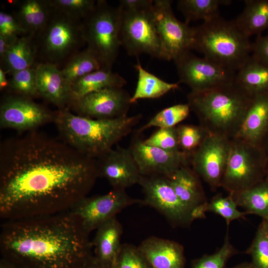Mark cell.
<instances>
[{
    "instance_id": "cell-23",
    "label": "cell",
    "mask_w": 268,
    "mask_h": 268,
    "mask_svg": "<svg viewBox=\"0 0 268 268\" xmlns=\"http://www.w3.org/2000/svg\"><path fill=\"white\" fill-rule=\"evenodd\" d=\"M123 227L114 216L96 229L94 240L95 258L104 266L114 268L122 244Z\"/></svg>"
},
{
    "instance_id": "cell-30",
    "label": "cell",
    "mask_w": 268,
    "mask_h": 268,
    "mask_svg": "<svg viewBox=\"0 0 268 268\" xmlns=\"http://www.w3.org/2000/svg\"><path fill=\"white\" fill-rule=\"evenodd\" d=\"M137 71V82L134 92L131 97V104L141 99L159 98L170 91L178 88L179 83H169L147 71L139 62L134 65Z\"/></svg>"
},
{
    "instance_id": "cell-35",
    "label": "cell",
    "mask_w": 268,
    "mask_h": 268,
    "mask_svg": "<svg viewBox=\"0 0 268 268\" xmlns=\"http://www.w3.org/2000/svg\"><path fill=\"white\" fill-rule=\"evenodd\" d=\"M11 75L8 89L12 93L32 99L40 97L34 66L16 71Z\"/></svg>"
},
{
    "instance_id": "cell-50",
    "label": "cell",
    "mask_w": 268,
    "mask_h": 268,
    "mask_svg": "<svg viewBox=\"0 0 268 268\" xmlns=\"http://www.w3.org/2000/svg\"><path fill=\"white\" fill-rule=\"evenodd\" d=\"M265 229L268 234V220H263Z\"/></svg>"
},
{
    "instance_id": "cell-38",
    "label": "cell",
    "mask_w": 268,
    "mask_h": 268,
    "mask_svg": "<svg viewBox=\"0 0 268 268\" xmlns=\"http://www.w3.org/2000/svg\"><path fill=\"white\" fill-rule=\"evenodd\" d=\"M246 253L251 256L254 268H268V234L263 221Z\"/></svg>"
},
{
    "instance_id": "cell-29",
    "label": "cell",
    "mask_w": 268,
    "mask_h": 268,
    "mask_svg": "<svg viewBox=\"0 0 268 268\" xmlns=\"http://www.w3.org/2000/svg\"><path fill=\"white\" fill-rule=\"evenodd\" d=\"M230 194L238 206L248 214L268 220V176L261 182L244 191Z\"/></svg>"
},
{
    "instance_id": "cell-11",
    "label": "cell",
    "mask_w": 268,
    "mask_h": 268,
    "mask_svg": "<svg viewBox=\"0 0 268 268\" xmlns=\"http://www.w3.org/2000/svg\"><path fill=\"white\" fill-rule=\"evenodd\" d=\"M138 184L144 195L141 204L155 208L174 227L191 225L193 221L191 211L180 201L166 177L141 175Z\"/></svg>"
},
{
    "instance_id": "cell-48",
    "label": "cell",
    "mask_w": 268,
    "mask_h": 268,
    "mask_svg": "<svg viewBox=\"0 0 268 268\" xmlns=\"http://www.w3.org/2000/svg\"><path fill=\"white\" fill-rule=\"evenodd\" d=\"M261 147L264 151L266 159L267 175L268 176V133L265 137Z\"/></svg>"
},
{
    "instance_id": "cell-27",
    "label": "cell",
    "mask_w": 268,
    "mask_h": 268,
    "mask_svg": "<svg viewBox=\"0 0 268 268\" xmlns=\"http://www.w3.org/2000/svg\"><path fill=\"white\" fill-rule=\"evenodd\" d=\"M235 82L253 96L268 93V66L251 55L236 72Z\"/></svg>"
},
{
    "instance_id": "cell-21",
    "label": "cell",
    "mask_w": 268,
    "mask_h": 268,
    "mask_svg": "<svg viewBox=\"0 0 268 268\" xmlns=\"http://www.w3.org/2000/svg\"><path fill=\"white\" fill-rule=\"evenodd\" d=\"M268 133V93L254 96L234 138L261 147Z\"/></svg>"
},
{
    "instance_id": "cell-45",
    "label": "cell",
    "mask_w": 268,
    "mask_h": 268,
    "mask_svg": "<svg viewBox=\"0 0 268 268\" xmlns=\"http://www.w3.org/2000/svg\"><path fill=\"white\" fill-rule=\"evenodd\" d=\"M80 268H110L101 263L95 257H91Z\"/></svg>"
},
{
    "instance_id": "cell-4",
    "label": "cell",
    "mask_w": 268,
    "mask_h": 268,
    "mask_svg": "<svg viewBox=\"0 0 268 268\" xmlns=\"http://www.w3.org/2000/svg\"><path fill=\"white\" fill-rule=\"evenodd\" d=\"M253 97L234 81L203 91H191L187 103L200 125L210 134L232 139L240 129Z\"/></svg>"
},
{
    "instance_id": "cell-40",
    "label": "cell",
    "mask_w": 268,
    "mask_h": 268,
    "mask_svg": "<svg viewBox=\"0 0 268 268\" xmlns=\"http://www.w3.org/2000/svg\"><path fill=\"white\" fill-rule=\"evenodd\" d=\"M50 2L55 8L81 20L92 12L96 2L93 0H50Z\"/></svg>"
},
{
    "instance_id": "cell-32",
    "label": "cell",
    "mask_w": 268,
    "mask_h": 268,
    "mask_svg": "<svg viewBox=\"0 0 268 268\" xmlns=\"http://www.w3.org/2000/svg\"><path fill=\"white\" fill-rule=\"evenodd\" d=\"M101 68L102 66L97 57L86 47L74 55L61 69L71 85L79 78Z\"/></svg>"
},
{
    "instance_id": "cell-33",
    "label": "cell",
    "mask_w": 268,
    "mask_h": 268,
    "mask_svg": "<svg viewBox=\"0 0 268 268\" xmlns=\"http://www.w3.org/2000/svg\"><path fill=\"white\" fill-rule=\"evenodd\" d=\"M190 111L191 108L188 103L178 104L166 108L154 116L136 133L139 134L151 127L165 128L176 127L187 118Z\"/></svg>"
},
{
    "instance_id": "cell-10",
    "label": "cell",
    "mask_w": 268,
    "mask_h": 268,
    "mask_svg": "<svg viewBox=\"0 0 268 268\" xmlns=\"http://www.w3.org/2000/svg\"><path fill=\"white\" fill-rule=\"evenodd\" d=\"M141 200L131 197L123 189H112L100 196L85 197L68 211L83 229L89 234L96 230L123 209L140 203Z\"/></svg>"
},
{
    "instance_id": "cell-44",
    "label": "cell",
    "mask_w": 268,
    "mask_h": 268,
    "mask_svg": "<svg viewBox=\"0 0 268 268\" xmlns=\"http://www.w3.org/2000/svg\"><path fill=\"white\" fill-rule=\"evenodd\" d=\"M152 0H121L118 6L122 10L135 11L152 7Z\"/></svg>"
},
{
    "instance_id": "cell-34",
    "label": "cell",
    "mask_w": 268,
    "mask_h": 268,
    "mask_svg": "<svg viewBox=\"0 0 268 268\" xmlns=\"http://www.w3.org/2000/svg\"><path fill=\"white\" fill-rule=\"evenodd\" d=\"M180 150L190 157L210 133L200 125L182 124L177 126Z\"/></svg>"
},
{
    "instance_id": "cell-24",
    "label": "cell",
    "mask_w": 268,
    "mask_h": 268,
    "mask_svg": "<svg viewBox=\"0 0 268 268\" xmlns=\"http://www.w3.org/2000/svg\"><path fill=\"white\" fill-rule=\"evenodd\" d=\"M51 9L49 0H24L16 2L13 14L26 35L34 38L47 22Z\"/></svg>"
},
{
    "instance_id": "cell-26",
    "label": "cell",
    "mask_w": 268,
    "mask_h": 268,
    "mask_svg": "<svg viewBox=\"0 0 268 268\" xmlns=\"http://www.w3.org/2000/svg\"><path fill=\"white\" fill-rule=\"evenodd\" d=\"M126 83V79L118 73L112 71L110 69L101 68L88 73L71 84L70 103L88 94L104 88H123Z\"/></svg>"
},
{
    "instance_id": "cell-8",
    "label": "cell",
    "mask_w": 268,
    "mask_h": 268,
    "mask_svg": "<svg viewBox=\"0 0 268 268\" xmlns=\"http://www.w3.org/2000/svg\"><path fill=\"white\" fill-rule=\"evenodd\" d=\"M267 175L266 159L262 148L232 139L221 187L229 193L241 192L262 181Z\"/></svg>"
},
{
    "instance_id": "cell-5",
    "label": "cell",
    "mask_w": 268,
    "mask_h": 268,
    "mask_svg": "<svg viewBox=\"0 0 268 268\" xmlns=\"http://www.w3.org/2000/svg\"><path fill=\"white\" fill-rule=\"evenodd\" d=\"M193 27V49L223 67L236 72L251 56L253 43L235 20L219 16Z\"/></svg>"
},
{
    "instance_id": "cell-22",
    "label": "cell",
    "mask_w": 268,
    "mask_h": 268,
    "mask_svg": "<svg viewBox=\"0 0 268 268\" xmlns=\"http://www.w3.org/2000/svg\"><path fill=\"white\" fill-rule=\"evenodd\" d=\"M183 204L191 211L207 202L201 178L189 165L165 177Z\"/></svg>"
},
{
    "instance_id": "cell-49",
    "label": "cell",
    "mask_w": 268,
    "mask_h": 268,
    "mask_svg": "<svg viewBox=\"0 0 268 268\" xmlns=\"http://www.w3.org/2000/svg\"><path fill=\"white\" fill-rule=\"evenodd\" d=\"M231 268H254L251 263H243Z\"/></svg>"
},
{
    "instance_id": "cell-6",
    "label": "cell",
    "mask_w": 268,
    "mask_h": 268,
    "mask_svg": "<svg viewBox=\"0 0 268 268\" xmlns=\"http://www.w3.org/2000/svg\"><path fill=\"white\" fill-rule=\"evenodd\" d=\"M51 6L47 22L34 40L37 60L41 61L40 63L54 65L59 68L80 51L79 49L86 43L82 20Z\"/></svg>"
},
{
    "instance_id": "cell-43",
    "label": "cell",
    "mask_w": 268,
    "mask_h": 268,
    "mask_svg": "<svg viewBox=\"0 0 268 268\" xmlns=\"http://www.w3.org/2000/svg\"><path fill=\"white\" fill-rule=\"evenodd\" d=\"M252 56L268 66V34L259 35L252 44Z\"/></svg>"
},
{
    "instance_id": "cell-3",
    "label": "cell",
    "mask_w": 268,
    "mask_h": 268,
    "mask_svg": "<svg viewBox=\"0 0 268 268\" xmlns=\"http://www.w3.org/2000/svg\"><path fill=\"white\" fill-rule=\"evenodd\" d=\"M141 115L111 119H93L69 109L55 112L54 122L62 139L80 153L97 159L133 130Z\"/></svg>"
},
{
    "instance_id": "cell-39",
    "label": "cell",
    "mask_w": 268,
    "mask_h": 268,
    "mask_svg": "<svg viewBox=\"0 0 268 268\" xmlns=\"http://www.w3.org/2000/svg\"><path fill=\"white\" fill-rule=\"evenodd\" d=\"M143 142L169 152L181 151L179 145L177 126L158 128L150 136L143 140Z\"/></svg>"
},
{
    "instance_id": "cell-16",
    "label": "cell",
    "mask_w": 268,
    "mask_h": 268,
    "mask_svg": "<svg viewBox=\"0 0 268 268\" xmlns=\"http://www.w3.org/2000/svg\"><path fill=\"white\" fill-rule=\"evenodd\" d=\"M131 97L123 88H107L72 101L67 108L91 119H115L127 115Z\"/></svg>"
},
{
    "instance_id": "cell-18",
    "label": "cell",
    "mask_w": 268,
    "mask_h": 268,
    "mask_svg": "<svg viewBox=\"0 0 268 268\" xmlns=\"http://www.w3.org/2000/svg\"><path fill=\"white\" fill-rule=\"evenodd\" d=\"M99 177L105 178L113 189L126 190L138 184L141 174L129 148H113L96 159Z\"/></svg>"
},
{
    "instance_id": "cell-17",
    "label": "cell",
    "mask_w": 268,
    "mask_h": 268,
    "mask_svg": "<svg viewBox=\"0 0 268 268\" xmlns=\"http://www.w3.org/2000/svg\"><path fill=\"white\" fill-rule=\"evenodd\" d=\"M136 133L129 148L140 173L167 177L180 167L190 165V157L182 151L172 152L145 144Z\"/></svg>"
},
{
    "instance_id": "cell-37",
    "label": "cell",
    "mask_w": 268,
    "mask_h": 268,
    "mask_svg": "<svg viewBox=\"0 0 268 268\" xmlns=\"http://www.w3.org/2000/svg\"><path fill=\"white\" fill-rule=\"evenodd\" d=\"M238 253V250L230 242L227 230L221 248L212 254L204 255L193 261L191 268H226L228 260Z\"/></svg>"
},
{
    "instance_id": "cell-13",
    "label": "cell",
    "mask_w": 268,
    "mask_h": 268,
    "mask_svg": "<svg viewBox=\"0 0 268 268\" xmlns=\"http://www.w3.org/2000/svg\"><path fill=\"white\" fill-rule=\"evenodd\" d=\"M179 82L187 84L191 91H203L235 81L236 72L190 52L175 60Z\"/></svg>"
},
{
    "instance_id": "cell-47",
    "label": "cell",
    "mask_w": 268,
    "mask_h": 268,
    "mask_svg": "<svg viewBox=\"0 0 268 268\" xmlns=\"http://www.w3.org/2000/svg\"><path fill=\"white\" fill-rule=\"evenodd\" d=\"M6 73L0 68V90L2 91L8 89L9 87V80L6 78Z\"/></svg>"
},
{
    "instance_id": "cell-41",
    "label": "cell",
    "mask_w": 268,
    "mask_h": 268,
    "mask_svg": "<svg viewBox=\"0 0 268 268\" xmlns=\"http://www.w3.org/2000/svg\"><path fill=\"white\" fill-rule=\"evenodd\" d=\"M114 268H152L138 247L122 244Z\"/></svg>"
},
{
    "instance_id": "cell-1",
    "label": "cell",
    "mask_w": 268,
    "mask_h": 268,
    "mask_svg": "<svg viewBox=\"0 0 268 268\" xmlns=\"http://www.w3.org/2000/svg\"><path fill=\"white\" fill-rule=\"evenodd\" d=\"M99 177L96 159L36 130L0 145V217L18 220L68 211Z\"/></svg>"
},
{
    "instance_id": "cell-12",
    "label": "cell",
    "mask_w": 268,
    "mask_h": 268,
    "mask_svg": "<svg viewBox=\"0 0 268 268\" xmlns=\"http://www.w3.org/2000/svg\"><path fill=\"white\" fill-rule=\"evenodd\" d=\"M231 145V139L210 134L190 157L192 169L212 191L221 187Z\"/></svg>"
},
{
    "instance_id": "cell-7",
    "label": "cell",
    "mask_w": 268,
    "mask_h": 268,
    "mask_svg": "<svg viewBox=\"0 0 268 268\" xmlns=\"http://www.w3.org/2000/svg\"><path fill=\"white\" fill-rule=\"evenodd\" d=\"M122 11L105 0H98L92 12L82 20L87 47L97 57L102 67L112 69L122 46Z\"/></svg>"
},
{
    "instance_id": "cell-36",
    "label": "cell",
    "mask_w": 268,
    "mask_h": 268,
    "mask_svg": "<svg viewBox=\"0 0 268 268\" xmlns=\"http://www.w3.org/2000/svg\"><path fill=\"white\" fill-rule=\"evenodd\" d=\"M237 206L230 194L226 197L219 194L205 204L204 210L205 212H212L222 217L228 227L233 220L244 218L248 214L246 211L239 210Z\"/></svg>"
},
{
    "instance_id": "cell-9",
    "label": "cell",
    "mask_w": 268,
    "mask_h": 268,
    "mask_svg": "<svg viewBox=\"0 0 268 268\" xmlns=\"http://www.w3.org/2000/svg\"><path fill=\"white\" fill-rule=\"evenodd\" d=\"M153 6L135 11L121 9V44L129 55L147 54L170 61L157 31Z\"/></svg>"
},
{
    "instance_id": "cell-2",
    "label": "cell",
    "mask_w": 268,
    "mask_h": 268,
    "mask_svg": "<svg viewBox=\"0 0 268 268\" xmlns=\"http://www.w3.org/2000/svg\"><path fill=\"white\" fill-rule=\"evenodd\" d=\"M86 233L69 211L4 221L0 248L28 268H80L91 257Z\"/></svg>"
},
{
    "instance_id": "cell-42",
    "label": "cell",
    "mask_w": 268,
    "mask_h": 268,
    "mask_svg": "<svg viewBox=\"0 0 268 268\" xmlns=\"http://www.w3.org/2000/svg\"><path fill=\"white\" fill-rule=\"evenodd\" d=\"M0 35L10 43L19 37L26 35L13 13L0 11Z\"/></svg>"
},
{
    "instance_id": "cell-28",
    "label": "cell",
    "mask_w": 268,
    "mask_h": 268,
    "mask_svg": "<svg viewBox=\"0 0 268 268\" xmlns=\"http://www.w3.org/2000/svg\"><path fill=\"white\" fill-rule=\"evenodd\" d=\"M242 12L235 21L248 37L260 35L268 29V0H246Z\"/></svg>"
},
{
    "instance_id": "cell-25",
    "label": "cell",
    "mask_w": 268,
    "mask_h": 268,
    "mask_svg": "<svg viewBox=\"0 0 268 268\" xmlns=\"http://www.w3.org/2000/svg\"><path fill=\"white\" fill-rule=\"evenodd\" d=\"M37 60L34 38L24 35L11 42L1 61L0 68L10 75L33 67Z\"/></svg>"
},
{
    "instance_id": "cell-14",
    "label": "cell",
    "mask_w": 268,
    "mask_h": 268,
    "mask_svg": "<svg viewBox=\"0 0 268 268\" xmlns=\"http://www.w3.org/2000/svg\"><path fill=\"white\" fill-rule=\"evenodd\" d=\"M173 1L155 0L153 10L157 31L163 46L171 59L174 61L193 50L194 27L179 20L172 8Z\"/></svg>"
},
{
    "instance_id": "cell-31",
    "label": "cell",
    "mask_w": 268,
    "mask_h": 268,
    "mask_svg": "<svg viewBox=\"0 0 268 268\" xmlns=\"http://www.w3.org/2000/svg\"><path fill=\"white\" fill-rule=\"evenodd\" d=\"M230 0H179L177 7L185 18V22L203 20L208 21L220 16L219 6L229 5Z\"/></svg>"
},
{
    "instance_id": "cell-46",
    "label": "cell",
    "mask_w": 268,
    "mask_h": 268,
    "mask_svg": "<svg viewBox=\"0 0 268 268\" xmlns=\"http://www.w3.org/2000/svg\"><path fill=\"white\" fill-rule=\"evenodd\" d=\"M10 43L1 35H0V61L3 59Z\"/></svg>"
},
{
    "instance_id": "cell-20",
    "label": "cell",
    "mask_w": 268,
    "mask_h": 268,
    "mask_svg": "<svg viewBox=\"0 0 268 268\" xmlns=\"http://www.w3.org/2000/svg\"><path fill=\"white\" fill-rule=\"evenodd\" d=\"M138 248L152 268H185L184 247L176 241L153 236Z\"/></svg>"
},
{
    "instance_id": "cell-15",
    "label": "cell",
    "mask_w": 268,
    "mask_h": 268,
    "mask_svg": "<svg viewBox=\"0 0 268 268\" xmlns=\"http://www.w3.org/2000/svg\"><path fill=\"white\" fill-rule=\"evenodd\" d=\"M55 112L35 102L32 99L13 93L6 95L0 102L1 128L27 132L53 122Z\"/></svg>"
},
{
    "instance_id": "cell-51",
    "label": "cell",
    "mask_w": 268,
    "mask_h": 268,
    "mask_svg": "<svg viewBox=\"0 0 268 268\" xmlns=\"http://www.w3.org/2000/svg\"><path fill=\"white\" fill-rule=\"evenodd\" d=\"M0 268H10L7 267H6L5 265H1Z\"/></svg>"
},
{
    "instance_id": "cell-19",
    "label": "cell",
    "mask_w": 268,
    "mask_h": 268,
    "mask_svg": "<svg viewBox=\"0 0 268 268\" xmlns=\"http://www.w3.org/2000/svg\"><path fill=\"white\" fill-rule=\"evenodd\" d=\"M40 97L57 106L67 108L71 100V84L61 69L54 65L37 63L34 65Z\"/></svg>"
}]
</instances>
